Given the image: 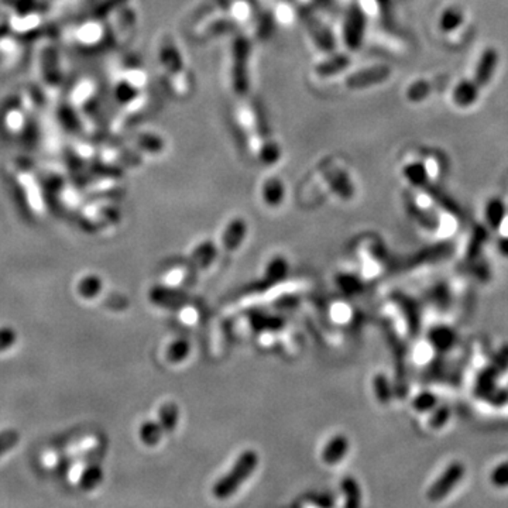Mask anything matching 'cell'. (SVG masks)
Here are the masks:
<instances>
[{
	"instance_id": "cell-7",
	"label": "cell",
	"mask_w": 508,
	"mask_h": 508,
	"mask_svg": "<svg viewBox=\"0 0 508 508\" xmlns=\"http://www.w3.org/2000/svg\"><path fill=\"white\" fill-rule=\"evenodd\" d=\"M246 224L242 219H235L224 233V246L228 250H236L246 236Z\"/></svg>"
},
{
	"instance_id": "cell-26",
	"label": "cell",
	"mask_w": 508,
	"mask_h": 508,
	"mask_svg": "<svg viewBox=\"0 0 508 508\" xmlns=\"http://www.w3.org/2000/svg\"><path fill=\"white\" fill-rule=\"evenodd\" d=\"M497 370L500 373H503L504 370L508 369V346H504L503 349H500V352L496 354V359H495V363H493Z\"/></svg>"
},
{
	"instance_id": "cell-19",
	"label": "cell",
	"mask_w": 508,
	"mask_h": 508,
	"mask_svg": "<svg viewBox=\"0 0 508 508\" xmlns=\"http://www.w3.org/2000/svg\"><path fill=\"white\" fill-rule=\"evenodd\" d=\"M437 403H438L437 397L432 393L425 391V393H421L420 396L415 397V400L412 403V407L418 412H428V411H432L437 407Z\"/></svg>"
},
{
	"instance_id": "cell-5",
	"label": "cell",
	"mask_w": 508,
	"mask_h": 508,
	"mask_svg": "<svg viewBox=\"0 0 508 508\" xmlns=\"http://www.w3.org/2000/svg\"><path fill=\"white\" fill-rule=\"evenodd\" d=\"M502 373L497 370L495 364L487 366L478 377L475 384V394L480 398H487L489 394L497 387V380Z\"/></svg>"
},
{
	"instance_id": "cell-3",
	"label": "cell",
	"mask_w": 508,
	"mask_h": 508,
	"mask_svg": "<svg viewBox=\"0 0 508 508\" xmlns=\"http://www.w3.org/2000/svg\"><path fill=\"white\" fill-rule=\"evenodd\" d=\"M347 451H349V439L345 435H335L323 446L322 461L330 466L336 465L346 456Z\"/></svg>"
},
{
	"instance_id": "cell-24",
	"label": "cell",
	"mask_w": 508,
	"mask_h": 508,
	"mask_svg": "<svg viewBox=\"0 0 508 508\" xmlns=\"http://www.w3.org/2000/svg\"><path fill=\"white\" fill-rule=\"evenodd\" d=\"M461 18H462V16L459 14V13H456L455 10H449L448 13H445L444 14V18H442V23H444V27L446 28V30H454L456 25H459V23H461Z\"/></svg>"
},
{
	"instance_id": "cell-11",
	"label": "cell",
	"mask_w": 508,
	"mask_h": 508,
	"mask_svg": "<svg viewBox=\"0 0 508 508\" xmlns=\"http://www.w3.org/2000/svg\"><path fill=\"white\" fill-rule=\"evenodd\" d=\"M102 479H103V472L100 471V468L96 465H91L82 471V473L78 479V483H79L81 489L89 492V490H93L102 482Z\"/></svg>"
},
{
	"instance_id": "cell-1",
	"label": "cell",
	"mask_w": 508,
	"mask_h": 508,
	"mask_svg": "<svg viewBox=\"0 0 508 508\" xmlns=\"http://www.w3.org/2000/svg\"><path fill=\"white\" fill-rule=\"evenodd\" d=\"M257 465H258L257 454L254 451H245L239 456L233 468L229 471V473L215 483L212 489L214 496L219 500L229 499L252 476Z\"/></svg>"
},
{
	"instance_id": "cell-10",
	"label": "cell",
	"mask_w": 508,
	"mask_h": 508,
	"mask_svg": "<svg viewBox=\"0 0 508 508\" xmlns=\"http://www.w3.org/2000/svg\"><path fill=\"white\" fill-rule=\"evenodd\" d=\"M140 439L144 445L147 446H154L160 442L161 435H163V428L158 422L156 421H146L142 424L140 427Z\"/></svg>"
},
{
	"instance_id": "cell-21",
	"label": "cell",
	"mask_w": 508,
	"mask_h": 508,
	"mask_svg": "<svg viewBox=\"0 0 508 508\" xmlns=\"http://www.w3.org/2000/svg\"><path fill=\"white\" fill-rule=\"evenodd\" d=\"M20 439V434L14 429H7L0 432V456H3L7 451L13 449Z\"/></svg>"
},
{
	"instance_id": "cell-8",
	"label": "cell",
	"mask_w": 508,
	"mask_h": 508,
	"mask_svg": "<svg viewBox=\"0 0 508 508\" xmlns=\"http://www.w3.org/2000/svg\"><path fill=\"white\" fill-rule=\"evenodd\" d=\"M478 96H479V85L475 81L461 82L454 93L455 102L462 108L472 106L478 100Z\"/></svg>"
},
{
	"instance_id": "cell-22",
	"label": "cell",
	"mask_w": 508,
	"mask_h": 508,
	"mask_svg": "<svg viewBox=\"0 0 508 508\" xmlns=\"http://www.w3.org/2000/svg\"><path fill=\"white\" fill-rule=\"evenodd\" d=\"M432 411H434V412H432V417H431V420H429V425H431L432 428H435V429L442 428V427L449 421V418H451V410H449L448 407H445V405L438 407L437 410L434 408Z\"/></svg>"
},
{
	"instance_id": "cell-27",
	"label": "cell",
	"mask_w": 508,
	"mask_h": 508,
	"mask_svg": "<svg viewBox=\"0 0 508 508\" xmlns=\"http://www.w3.org/2000/svg\"><path fill=\"white\" fill-rule=\"evenodd\" d=\"M497 248H499V252L503 254L504 257H508V238H502L497 243Z\"/></svg>"
},
{
	"instance_id": "cell-14",
	"label": "cell",
	"mask_w": 508,
	"mask_h": 508,
	"mask_svg": "<svg viewBox=\"0 0 508 508\" xmlns=\"http://www.w3.org/2000/svg\"><path fill=\"white\" fill-rule=\"evenodd\" d=\"M190 343L185 339H178L167 347V359L171 363H180L190 354Z\"/></svg>"
},
{
	"instance_id": "cell-16",
	"label": "cell",
	"mask_w": 508,
	"mask_h": 508,
	"mask_svg": "<svg viewBox=\"0 0 508 508\" xmlns=\"http://www.w3.org/2000/svg\"><path fill=\"white\" fill-rule=\"evenodd\" d=\"M102 288V282L96 275H86L81 279L78 285V291L85 298H93Z\"/></svg>"
},
{
	"instance_id": "cell-17",
	"label": "cell",
	"mask_w": 508,
	"mask_h": 508,
	"mask_svg": "<svg viewBox=\"0 0 508 508\" xmlns=\"http://www.w3.org/2000/svg\"><path fill=\"white\" fill-rule=\"evenodd\" d=\"M373 387H374V393L377 400L381 404H387L391 400V387L388 383V379L384 374H377L373 380Z\"/></svg>"
},
{
	"instance_id": "cell-20",
	"label": "cell",
	"mask_w": 508,
	"mask_h": 508,
	"mask_svg": "<svg viewBox=\"0 0 508 508\" xmlns=\"http://www.w3.org/2000/svg\"><path fill=\"white\" fill-rule=\"evenodd\" d=\"M490 482L496 489H508V461L502 462L492 471Z\"/></svg>"
},
{
	"instance_id": "cell-4",
	"label": "cell",
	"mask_w": 508,
	"mask_h": 508,
	"mask_svg": "<svg viewBox=\"0 0 508 508\" xmlns=\"http://www.w3.org/2000/svg\"><path fill=\"white\" fill-rule=\"evenodd\" d=\"M499 62V55L493 48H489L483 52L478 68H476V75H475V82L479 86H485L490 82L495 71H496V65Z\"/></svg>"
},
{
	"instance_id": "cell-12",
	"label": "cell",
	"mask_w": 508,
	"mask_h": 508,
	"mask_svg": "<svg viewBox=\"0 0 508 508\" xmlns=\"http://www.w3.org/2000/svg\"><path fill=\"white\" fill-rule=\"evenodd\" d=\"M160 425L163 428V431L166 432H173L174 428L177 427L178 422V407L174 403H166L161 408H160Z\"/></svg>"
},
{
	"instance_id": "cell-25",
	"label": "cell",
	"mask_w": 508,
	"mask_h": 508,
	"mask_svg": "<svg viewBox=\"0 0 508 508\" xmlns=\"http://www.w3.org/2000/svg\"><path fill=\"white\" fill-rule=\"evenodd\" d=\"M16 340V335L11 329L3 328L0 329V350H4L7 347H10Z\"/></svg>"
},
{
	"instance_id": "cell-15",
	"label": "cell",
	"mask_w": 508,
	"mask_h": 508,
	"mask_svg": "<svg viewBox=\"0 0 508 508\" xmlns=\"http://www.w3.org/2000/svg\"><path fill=\"white\" fill-rule=\"evenodd\" d=\"M217 257V249L214 248L212 243L207 242L204 245H201L194 254H192V261L198 265V267H208L214 258Z\"/></svg>"
},
{
	"instance_id": "cell-2",
	"label": "cell",
	"mask_w": 508,
	"mask_h": 508,
	"mask_svg": "<svg viewBox=\"0 0 508 508\" xmlns=\"http://www.w3.org/2000/svg\"><path fill=\"white\" fill-rule=\"evenodd\" d=\"M465 473H466V469L461 462L451 463L442 472V475L432 483V486L429 487V490L427 493V499L431 503L442 502L462 482V479L465 478Z\"/></svg>"
},
{
	"instance_id": "cell-6",
	"label": "cell",
	"mask_w": 508,
	"mask_h": 508,
	"mask_svg": "<svg viewBox=\"0 0 508 508\" xmlns=\"http://www.w3.org/2000/svg\"><path fill=\"white\" fill-rule=\"evenodd\" d=\"M429 340L438 352H449L458 342V335L448 326H437L429 333Z\"/></svg>"
},
{
	"instance_id": "cell-9",
	"label": "cell",
	"mask_w": 508,
	"mask_h": 508,
	"mask_svg": "<svg viewBox=\"0 0 508 508\" xmlns=\"http://www.w3.org/2000/svg\"><path fill=\"white\" fill-rule=\"evenodd\" d=\"M506 207L503 204V201L495 198L492 201L487 202L486 209H485V217H486V222L489 225V228L497 231L502 228L504 219H506Z\"/></svg>"
},
{
	"instance_id": "cell-18",
	"label": "cell",
	"mask_w": 508,
	"mask_h": 508,
	"mask_svg": "<svg viewBox=\"0 0 508 508\" xmlns=\"http://www.w3.org/2000/svg\"><path fill=\"white\" fill-rule=\"evenodd\" d=\"M282 197H284V188L277 180H271V183H268L264 187V200L268 202V205L272 207L278 205Z\"/></svg>"
},
{
	"instance_id": "cell-13",
	"label": "cell",
	"mask_w": 508,
	"mask_h": 508,
	"mask_svg": "<svg viewBox=\"0 0 508 508\" xmlns=\"http://www.w3.org/2000/svg\"><path fill=\"white\" fill-rule=\"evenodd\" d=\"M342 492L345 495V506L346 507L354 508L360 506V497L362 492L359 487V483L353 478H346L342 482Z\"/></svg>"
},
{
	"instance_id": "cell-23",
	"label": "cell",
	"mask_w": 508,
	"mask_h": 508,
	"mask_svg": "<svg viewBox=\"0 0 508 508\" xmlns=\"http://www.w3.org/2000/svg\"><path fill=\"white\" fill-rule=\"evenodd\" d=\"M492 405H496V407H502L504 404L508 403V391L506 390H502V388H495L489 397L486 398Z\"/></svg>"
}]
</instances>
